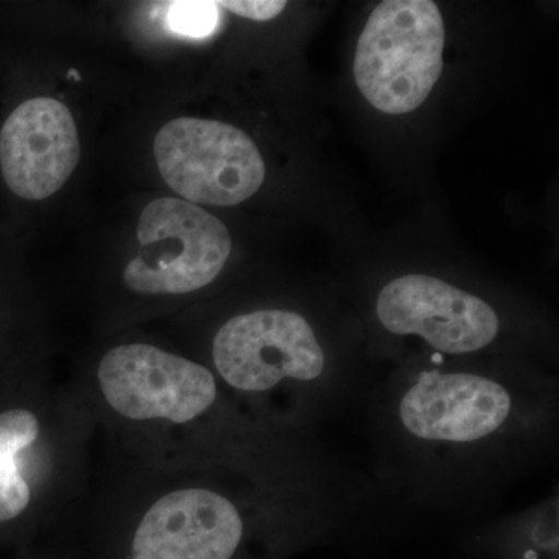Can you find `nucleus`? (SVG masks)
I'll use <instances>...</instances> for the list:
<instances>
[{"mask_svg":"<svg viewBox=\"0 0 559 559\" xmlns=\"http://www.w3.org/2000/svg\"><path fill=\"white\" fill-rule=\"evenodd\" d=\"M97 441L90 487L46 536L55 559H283L307 543L248 480Z\"/></svg>","mask_w":559,"mask_h":559,"instance_id":"nucleus-1","label":"nucleus"},{"mask_svg":"<svg viewBox=\"0 0 559 559\" xmlns=\"http://www.w3.org/2000/svg\"><path fill=\"white\" fill-rule=\"evenodd\" d=\"M103 443L130 457L240 477L278 492L267 423L253 417L207 366L154 342L102 349L68 380Z\"/></svg>","mask_w":559,"mask_h":559,"instance_id":"nucleus-2","label":"nucleus"},{"mask_svg":"<svg viewBox=\"0 0 559 559\" xmlns=\"http://www.w3.org/2000/svg\"><path fill=\"white\" fill-rule=\"evenodd\" d=\"M97 425L69 381L38 373L0 409V528L47 536L87 487Z\"/></svg>","mask_w":559,"mask_h":559,"instance_id":"nucleus-3","label":"nucleus"},{"mask_svg":"<svg viewBox=\"0 0 559 559\" xmlns=\"http://www.w3.org/2000/svg\"><path fill=\"white\" fill-rule=\"evenodd\" d=\"M200 362L253 417L267 423L272 401L322 377L325 353L304 316L263 308L227 319Z\"/></svg>","mask_w":559,"mask_h":559,"instance_id":"nucleus-4","label":"nucleus"},{"mask_svg":"<svg viewBox=\"0 0 559 559\" xmlns=\"http://www.w3.org/2000/svg\"><path fill=\"white\" fill-rule=\"evenodd\" d=\"M444 24L430 0H385L356 47V84L381 112L401 116L426 102L443 70Z\"/></svg>","mask_w":559,"mask_h":559,"instance_id":"nucleus-5","label":"nucleus"},{"mask_svg":"<svg viewBox=\"0 0 559 559\" xmlns=\"http://www.w3.org/2000/svg\"><path fill=\"white\" fill-rule=\"evenodd\" d=\"M140 250L121 272L128 293L167 299L200 293L226 267L229 230L216 216L178 198H160L139 219Z\"/></svg>","mask_w":559,"mask_h":559,"instance_id":"nucleus-6","label":"nucleus"},{"mask_svg":"<svg viewBox=\"0 0 559 559\" xmlns=\"http://www.w3.org/2000/svg\"><path fill=\"white\" fill-rule=\"evenodd\" d=\"M154 156L168 187L191 204H240L266 176L253 140L223 121H168L154 139Z\"/></svg>","mask_w":559,"mask_h":559,"instance_id":"nucleus-7","label":"nucleus"},{"mask_svg":"<svg viewBox=\"0 0 559 559\" xmlns=\"http://www.w3.org/2000/svg\"><path fill=\"white\" fill-rule=\"evenodd\" d=\"M378 319L399 336H418L444 355H469L495 342L500 330L491 305L429 275H404L384 286Z\"/></svg>","mask_w":559,"mask_h":559,"instance_id":"nucleus-8","label":"nucleus"},{"mask_svg":"<svg viewBox=\"0 0 559 559\" xmlns=\"http://www.w3.org/2000/svg\"><path fill=\"white\" fill-rule=\"evenodd\" d=\"M514 401L499 381L480 374L423 371L400 401V421L429 443L487 440L510 421Z\"/></svg>","mask_w":559,"mask_h":559,"instance_id":"nucleus-9","label":"nucleus"},{"mask_svg":"<svg viewBox=\"0 0 559 559\" xmlns=\"http://www.w3.org/2000/svg\"><path fill=\"white\" fill-rule=\"evenodd\" d=\"M80 160L75 120L61 102L22 103L0 131V170L9 189L28 201L57 193Z\"/></svg>","mask_w":559,"mask_h":559,"instance_id":"nucleus-10","label":"nucleus"},{"mask_svg":"<svg viewBox=\"0 0 559 559\" xmlns=\"http://www.w3.org/2000/svg\"><path fill=\"white\" fill-rule=\"evenodd\" d=\"M218 2H173L168 25L173 32L190 38H205L218 27Z\"/></svg>","mask_w":559,"mask_h":559,"instance_id":"nucleus-11","label":"nucleus"},{"mask_svg":"<svg viewBox=\"0 0 559 559\" xmlns=\"http://www.w3.org/2000/svg\"><path fill=\"white\" fill-rule=\"evenodd\" d=\"M218 7L252 21H270L285 10L286 2L278 0H241V2H218Z\"/></svg>","mask_w":559,"mask_h":559,"instance_id":"nucleus-12","label":"nucleus"},{"mask_svg":"<svg viewBox=\"0 0 559 559\" xmlns=\"http://www.w3.org/2000/svg\"><path fill=\"white\" fill-rule=\"evenodd\" d=\"M31 559H55L53 551L44 544L43 549L33 551Z\"/></svg>","mask_w":559,"mask_h":559,"instance_id":"nucleus-13","label":"nucleus"}]
</instances>
